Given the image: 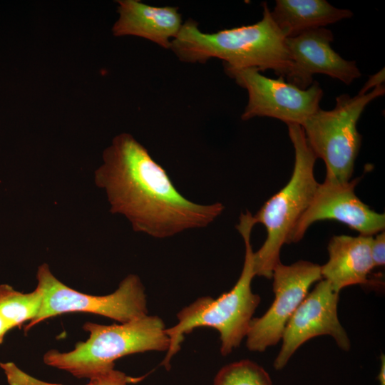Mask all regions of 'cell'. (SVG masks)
Returning <instances> with one entry per match:
<instances>
[{
  "label": "cell",
  "instance_id": "1",
  "mask_svg": "<svg viewBox=\"0 0 385 385\" xmlns=\"http://www.w3.org/2000/svg\"><path fill=\"white\" fill-rule=\"evenodd\" d=\"M94 173L113 214L125 216L135 232L155 238L205 227L223 212L220 202L202 205L184 197L165 170L129 133L114 137Z\"/></svg>",
  "mask_w": 385,
  "mask_h": 385
},
{
  "label": "cell",
  "instance_id": "2",
  "mask_svg": "<svg viewBox=\"0 0 385 385\" xmlns=\"http://www.w3.org/2000/svg\"><path fill=\"white\" fill-rule=\"evenodd\" d=\"M262 6V18L258 22L215 33L201 31L197 21L188 19L170 49L181 61L203 63L216 58L223 61L224 68L271 69L284 78L292 66L285 37L267 3Z\"/></svg>",
  "mask_w": 385,
  "mask_h": 385
},
{
  "label": "cell",
  "instance_id": "3",
  "mask_svg": "<svg viewBox=\"0 0 385 385\" xmlns=\"http://www.w3.org/2000/svg\"><path fill=\"white\" fill-rule=\"evenodd\" d=\"M255 222L248 210L241 213L236 228L242 235L245 255L242 270L235 286L213 299L210 296L201 297L178 314V323L166 328L170 345L162 365L170 368L172 357L180 349L184 335L195 328L207 327L220 333V352L223 356L230 354L238 347L247 336L253 314L260 302V297L252 291V281L255 275L254 252L251 244V233Z\"/></svg>",
  "mask_w": 385,
  "mask_h": 385
},
{
  "label": "cell",
  "instance_id": "4",
  "mask_svg": "<svg viewBox=\"0 0 385 385\" xmlns=\"http://www.w3.org/2000/svg\"><path fill=\"white\" fill-rule=\"evenodd\" d=\"M89 332L85 342L68 352L52 349L43 355V362L77 378L90 379L114 368V361L126 355L149 351H167L170 340L163 319L146 314L120 324L86 322Z\"/></svg>",
  "mask_w": 385,
  "mask_h": 385
},
{
  "label": "cell",
  "instance_id": "5",
  "mask_svg": "<svg viewBox=\"0 0 385 385\" xmlns=\"http://www.w3.org/2000/svg\"><path fill=\"white\" fill-rule=\"evenodd\" d=\"M288 133L294 149L292 176L279 192L267 200L253 215L255 224H262L267 237L253 255L255 275L272 278L280 262V250L288 244L291 233L310 205L319 183L314 176L317 157L310 148L301 125L288 124Z\"/></svg>",
  "mask_w": 385,
  "mask_h": 385
},
{
  "label": "cell",
  "instance_id": "6",
  "mask_svg": "<svg viewBox=\"0 0 385 385\" xmlns=\"http://www.w3.org/2000/svg\"><path fill=\"white\" fill-rule=\"evenodd\" d=\"M384 92V86L380 85L354 97L339 95L333 109L319 108L301 124L312 152L325 164L324 181L344 184L351 180L361 142L357 122L366 106Z\"/></svg>",
  "mask_w": 385,
  "mask_h": 385
},
{
  "label": "cell",
  "instance_id": "7",
  "mask_svg": "<svg viewBox=\"0 0 385 385\" xmlns=\"http://www.w3.org/2000/svg\"><path fill=\"white\" fill-rule=\"evenodd\" d=\"M37 286L43 299L37 316L31 321L28 331L38 323L58 314L88 312L125 323L148 314L144 286L138 276L129 274L112 294L95 296L79 292L59 281L47 264L38 267Z\"/></svg>",
  "mask_w": 385,
  "mask_h": 385
},
{
  "label": "cell",
  "instance_id": "8",
  "mask_svg": "<svg viewBox=\"0 0 385 385\" xmlns=\"http://www.w3.org/2000/svg\"><path fill=\"white\" fill-rule=\"evenodd\" d=\"M225 71L237 84L245 88L248 102L241 115L243 120L255 117H269L288 124L301 125L319 108L323 91L317 81L307 89L262 75L255 68H230Z\"/></svg>",
  "mask_w": 385,
  "mask_h": 385
},
{
  "label": "cell",
  "instance_id": "9",
  "mask_svg": "<svg viewBox=\"0 0 385 385\" xmlns=\"http://www.w3.org/2000/svg\"><path fill=\"white\" fill-rule=\"evenodd\" d=\"M274 299L260 317L252 318L247 334L249 350L262 352L282 339L284 328L314 282L322 279L321 266L305 260L285 265L281 262L273 270Z\"/></svg>",
  "mask_w": 385,
  "mask_h": 385
},
{
  "label": "cell",
  "instance_id": "10",
  "mask_svg": "<svg viewBox=\"0 0 385 385\" xmlns=\"http://www.w3.org/2000/svg\"><path fill=\"white\" fill-rule=\"evenodd\" d=\"M339 293L321 279L307 294L288 321L282 337V344L273 366L282 369L298 348L313 337L329 335L339 348L350 349L349 337L337 315Z\"/></svg>",
  "mask_w": 385,
  "mask_h": 385
},
{
  "label": "cell",
  "instance_id": "11",
  "mask_svg": "<svg viewBox=\"0 0 385 385\" xmlns=\"http://www.w3.org/2000/svg\"><path fill=\"white\" fill-rule=\"evenodd\" d=\"M360 178L344 184L319 183L308 208L294 227L288 244L300 241L314 222L334 220L362 235L373 236L384 231L385 215L370 209L355 194Z\"/></svg>",
  "mask_w": 385,
  "mask_h": 385
},
{
  "label": "cell",
  "instance_id": "12",
  "mask_svg": "<svg viewBox=\"0 0 385 385\" xmlns=\"http://www.w3.org/2000/svg\"><path fill=\"white\" fill-rule=\"evenodd\" d=\"M333 39L332 31L324 27L285 38L292 61L285 76L287 82L304 90L313 83L316 73L326 74L346 85L360 78L356 62L344 59L332 49Z\"/></svg>",
  "mask_w": 385,
  "mask_h": 385
},
{
  "label": "cell",
  "instance_id": "13",
  "mask_svg": "<svg viewBox=\"0 0 385 385\" xmlns=\"http://www.w3.org/2000/svg\"><path fill=\"white\" fill-rule=\"evenodd\" d=\"M117 2L119 17L112 28L115 36H135L170 48L183 26L178 8L154 6L137 0Z\"/></svg>",
  "mask_w": 385,
  "mask_h": 385
},
{
  "label": "cell",
  "instance_id": "14",
  "mask_svg": "<svg viewBox=\"0 0 385 385\" xmlns=\"http://www.w3.org/2000/svg\"><path fill=\"white\" fill-rule=\"evenodd\" d=\"M373 236L335 235L328 244L329 260L321 266L322 278L337 293L346 287L366 284L375 267L371 254Z\"/></svg>",
  "mask_w": 385,
  "mask_h": 385
},
{
  "label": "cell",
  "instance_id": "15",
  "mask_svg": "<svg viewBox=\"0 0 385 385\" xmlns=\"http://www.w3.org/2000/svg\"><path fill=\"white\" fill-rule=\"evenodd\" d=\"M270 13L285 38L353 16L351 11L336 8L325 0H277Z\"/></svg>",
  "mask_w": 385,
  "mask_h": 385
},
{
  "label": "cell",
  "instance_id": "16",
  "mask_svg": "<svg viewBox=\"0 0 385 385\" xmlns=\"http://www.w3.org/2000/svg\"><path fill=\"white\" fill-rule=\"evenodd\" d=\"M43 299L38 288L29 293L15 290L8 284L0 285V315L9 326L20 327L26 321H32L37 316Z\"/></svg>",
  "mask_w": 385,
  "mask_h": 385
},
{
  "label": "cell",
  "instance_id": "17",
  "mask_svg": "<svg viewBox=\"0 0 385 385\" xmlns=\"http://www.w3.org/2000/svg\"><path fill=\"white\" fill-rule=\"evenodd\" d=\"M3 370L9 385H64L39 380L23 371L11 362L6 364ZM143 378L132 377L113 368L90 378L89 382L84 385H128L139 382Z\"/></svg>",
  "mask_w": 385,
  "mask_h": 385
},
{
  "label": "cell",
  "instance_id": "18",
  "mask_svg": "<svg viewBox=\"0 0 385 385\" xmlns=\"http://www.w3.org/2000/svg\"><path fill=\"white\" fill-rule=\"evenodd\" d=\"M213 385H272V381L263 367L251 360L242 359L222 367Z\"/></svg>",
  "mask_w": 385,
  "mask_h": 385
},
{
  "label": "cell",
  "instance_id": "19",
  "mask_svg": "<svg viewBox=\"0 0 385 385\" xmlns=\"http://www.w3.org/2000/svg\"><path fill=\"white\" fill-rule=\"evenodd\" d=\"M371 254L374 267L384 266L385 264V232L377 233L371 244Z\"/></svg>",
  "mask_w": 385,
  "mask_h": 385
},
{
  "label": "cell",
  "instance_id": "20",
  "mask_svg": "<svg viewBox=\"0 0 385 385\" xmlns=\"http://www.w3.org/2000/svg\"><path fill=\"white\" fill-rule=\"evenodd\" d=\"M384 81V69L383 68L377 73H375L369 77L366 82L361 90L359 92V94H364L369 91L371 88H375L378 86L382 85Z\"/></svg>",
  "mask_w": 385,
  "mask_h": 385
},
{
  "label": "cell",
  "instance_id": "21",
  "mask_svg": "<svg viewBox=\"0 0 385 385\" xmlns=\"http://www.w3.org/2000/svg\"><path fill=\"white\" fill-rule=\"evenodd\" d=\"M11 327L6 322V321L0 315V344L2 343L4 337L6 332L9 331Z\"/></svg>",
  "mask_w": 385,
  "mask_h": 385
},
{
  "label": "cell",
  "instance_id": "22",
  "mask_svg": "<svg viewBox=\"0 0 385 385\" xmlns=\"http://www.w3.org/2000/svg\"><path fill=\"white\" fill-rule=\"evenodd\" d=\"M379 385H385V358L384 355L381 356V368L377 377Z\"/></svg>",
  "mask_w": 385,
  "mask_h": 385
}]
</instances>
